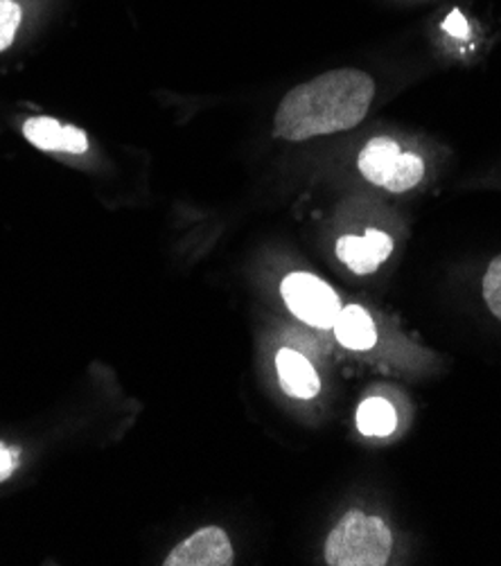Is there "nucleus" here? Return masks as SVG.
<instances>
[{"label": "nucleus", "instance_id": "obj_1", "mask_svg": "<svg viewBox=\"0 0 501 566\" xmlns=\"http://www.w3.org/2000/svg\"><path fill=\"white\" fill-rule=\"evenodd\" d=\"M375 95L370 75L342 69L292 88L278 104L273 134L292 143L357 127Z\"/></svg>", "mask_w": 501, "mask_h": 566}, {"label": "nucleus", "instance_id": "obj_2", "mask_svg": "<svg viewBox=\"0 0 501 566\" xmlns=\"http://www.w3.org/2000/svg\"><path fill=\"white\" fill-rule=\"evenodd\" d=\"M392 548V531L382 520L351 511L330 531L325 562L330 566H382L388 562Z\"/></svg>", "mask_w": 501, "mask_h": 566}, {"label": "nucleus", "instance_id": "obj_3", "mask_svg": "<svg viewBox=\"0 0 501 566\" xmlns=\"http://www.w3.org/2000/svg\"><path fill=\"white\" fill-rule=\"evenodd\" d=\"M281 292L288 303V310L299 321L319 329H330L342 312L337 292L321 277L305 271L290 273L283 280Z\"/></svg>", "mask_w": 501, "mask_h": 566}, {"label": "nucleus", "instance_id": "obj_4", "mask_svg": "<svg viewBox=\"0 0 501 566\" xmlns=\"http://www.w3.org/2000/svg\"><path fill=\"white\" fill-rule=\"evenodd\" d=\"M236 559L229 535L219 526H206L177 544L165 566H231Z\"/></svg>", "mask_w": 501, "mask_h": 566}, {"label": "nucleus", "instance_id": "obj_5", "mask_svg": "<svg viewBox=\"0 0 501 566\" xmlns=\"http://www.w3.org/2000/svg\"><path fill=\"white\" fill-rule=\"evenodd\" d=\"M394 240L382 231H366L364 238L344 235L337 242L340 260L357 275H368L392 255Z\"/></svg>", "mask_w": 501, "mask_h": 566}, {"label": "nucleus", "instance_id": "obj_6", "mask_svg": "<svg viewBox=\"0 0 501 566\" xmlns=\"http://www.w3.org/2000/svg\"><path fill=\"white\" fill-rule=\"evenodd\" d=\"M23 136L41 151H64V154H86L88 138L82 129L73 125H62L60 120L39 116L23 125Z\"/></svg>", "mask_w": 501, "mask_h": 566}, {"label": "nucleus", "instance_id": "obj_7", "mask_svg": "<svg viewBox=\"0 0 501 566\" xmlns=\"http://www.w3.org/2000/svg\"><path fill=\"white\" fill-rule=\"evenodd\" d=\"M275 370L278 381H281L283 390L296 400H312L321 390V379L314 370V366L296 350L283 348L275 355Z\"/></svg>", "mask_w": 501, "mask_h": 566}, {"label": "nucleus", "instance_id": "obj_8", "mask_svg": "<svg viewBox=\"0 0 501 566\" xmlns=\"http://www.w3.org/2000/svg\"><path fill=\"white\" fill-rule=\"evenodd\" d=\"M337 342L351 350H370L377 342V332L370 314L359 305L342 307L337 321L332 325Z\"/></svg>", "mask_w": 501, "mask_h": 566}, {"label": "nucleus", "instance_id": "obj_9", "mask_svg": "<svg viewBox=\"0 0 501 566\" xmlns=\"http://www.w3.org/2000/svg\"><path fill=\"white\" fill-rule=\"evenodd\" d=\"M400 154H403V149H400V145L396 140H392V138H375V140H370L362 149V154L357 158L359 172L364 175L366 181H370V184L382 188V184H384V179L388 175V169L394 167V163H396V158Z\"/></svg>", "mask_w": 501, "mask_h": 566}, {"label": "nucleus", "instance_id": "obj_10", "mask_svg": "<svg viewBox=\"0 0 501 566\" xmlns=\"http://www.w3.org/2000/svg\"><path fill=\"white\" fill-rule=\"evenodd\" d=\"M357 427L368 438H384L398 427L396 409L382 398H368L357 411Z\"/></svg>", "mask_w": 501, "mask_h": 566}, {"label": "nucleus", "instance_id": "obj_11", "mask_svg": "<svg viewBox=\"0 0 501 566\" xmlns=\"http://www.w3.org/2000/svg\"><path fill=\"white\" fill-rule=\"evenodd\" d=\"M422 175H425L422 158L416 156V154L403 151V154L396 158L394 167L388 169V175H386L382 188L388 190V192L400 195V192H407V190L416 188V186L420 184Z\"/></svg>", "mask_w": 501, "mask_h": 566}, {"label": "nucleus", "instance_id": "obj_12", "mask_svg": "<svg viewBox=\"0 0 501 566\" xmlns=\"http://www.w3.org/2000/svg\"><path fill=\"white\" fill-rule=\"evenodd\" d=\"M21 28V8L14 0H0V52L14 43Z\"/></svg>", "mask_w": 501, "mask_h": 566}, {"label": "nucleus", "instance_id": "obj_13", "mask_svg": "<svg viewBox=\"0 0 501 566\" xmlns=\"http://www.w3.org/2000/svg\"><path fill=\"white\" fill-rule=\"evenodd\" d=\"M483 298L490 312L501 321V255H497L483 277Z\"/></svg>", "mask_w": 501, "mask_h": 566}, {"label": "nucleus", "instance_id": "obj_14", "mask_svg": "<svg viewBox=\"0 0 501 566\" xmlns=\"http://www.w3.org/2000/svg\"><path fill=\"white\" fill-rule=\"evenodd\" d=\"M17 451L0 440V483L8 481L17 470Z\"/></svg>", "mask_w": 501, "mask_h": 566}, {"label": "nucleus", "instance_id": "obj_15", "mask_svg": "<svg viewBox=\"0 0 501 566\" xmlns=\"http://www.w3.org/2000/svg\"><path fill=\"white\" fill-rule=\"evenodd\" d=\"M448 21H450V19H448ZM445 28L452 30V32H457V34H461V36L468 32V25L463 23V19H461V14H459V12H455V14H452V21H450V23H445Z\"/></svg>", "mask_w": 501, "mask_h": 566}]
</instances>
